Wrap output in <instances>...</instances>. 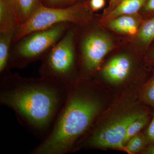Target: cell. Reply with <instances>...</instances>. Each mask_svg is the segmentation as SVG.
<instances>
[{
  "mask_svg": "<svg viewBox=\"0 0 154 154\" xmlns=\"http://www.w3.org/2000/svg\"><path fill=\"white\" fill-rule=\"evenodd\" d=\"M0 75V104L13 110L20 124L42 140L64 104L66 86L10 70Z\"/></svg>",
  "mask_w": 154,
  "mask_h": 154,
  "instance_id": "obj_1",
  "label": "cell"
},
{
  "mask_svg": "<svg viewBox=\"0 0 154 154\" xmlns=\"http://www.w3.org/2000/svg\"><path fill=\"white\" fill-rule=\"evenodd\" d=\"M66 99L52 128L30 154H65L73 151L89 130L102 103L88 87L76 82L66 86Z\"/></svg>",
  "mask_w": 154,
  "mask_h": 154,
  "instance_id": "obj_2",
  "label": "cell"
},
{
  "mask_svg": "<svg viewBox=\"0 0 154 154\" xmlns=\"http://www.w3.org/2000/svg\"><path fill=\"white\" fill-rule=\"evenodd\" d=\"M76 25L72 24L41 60L39 77L69 85L76 82Z\"/></svg>",
  "mask_w": 154,
  "mask_h": 154,
  "instance_id": "obj_3",
  "label": "cell"
},
{
  "mask_svg": "<svg viewBox=\"0 0 154 154\" xmlns=\"http://www.w3.org/2000/svg\"><path fill=\"white\" fill-rule=\"evenodd\" d=\"M63 22L28 33L12 45L8 69H23L41 60L64 35L72 25Z\"/></svg>",
  "mask_w": 154,
  "mask_h": 154,
  "instance_id": "obj_4",
  "label": "cell"
},
{
  "mask_svg": "<svg viewBox=\"0 0 154 154\" xmlns=\"http://www.w3.org/2000/svg\"><path fill=\"white\" fill-rule=\"evenodd\" d=\"M92 18V11L88 2L77 3L65 8L48 7L41 3L15 32L13 44L33 31L47 29L63 22L81 25Z\"/></svg>",
  "mask_w": 154,
  "mask_h": 154,
  "instance_id": "obj_5",
  "label": "cell"
},
{
  "mask_svg": "<svg viewBox=\"0 0 154 154\" xmlns=\"http://www.w3.org/2000/svg\"><path fill=\"white\" fill-rule=\"evenodd\" d=\"M143 113L135 111L118 116L105 125L96 128L81 145L91 148H110L124 150L125 146L123 142L127 130L133 122Z\"/></svg>",
  "mask_w": 154,
  "mask_h": 154,
  "instance_id": "obj_6",
  "label": "cell"
},
{
  "mask_svg": "<svg viewBox=\"0 0 154 154\" xmlns=\"http://www.w3.org/2000/svg\"><path fill=\"white\" fill-rule=\"evenodd\" d=\"M80 64L83 71L91 73L97 69L113 46L112 40L97 30H86L79 40Z\"/></svg>",
  "mask_w": 154,
  "mask_h": 154,
  "instance_id": "obj_7",
  "label": "cell"
},
{
  "mask_svg": "<svg viewBox=\"0 0 154 154\" xmlns=\"http://www.w3.org/2000/svg\"><path fill=\"white\" fill-rule=\"evenodd\" d=\"M131 68L129 57L119 54L112 58L106 63L102 72V77L111 84L122 82L128 77Z\"/></svg>",
  "mask_w": 154,
  "mask_h": 154,
  "instance_id": "obj_8",
  "label": "cell"
},
{
  "mask_svg": "<svg viewBox=\"0 0 154 154\" xmlns=\"http://www.w3.org/2000/svg\"><path fill=\"white\" fill-rule=\"evenodd\" d=\"M21 25L16 0H0V33L14 34Z\"/></svg>",
  "mask_w": 154,
  "mask_h": 154,
  "instance_id": "obj_9",
  "label": "cell"
},
{
  "mask_svg": "<svg viewBox=\"0 0 154 154\" xmlns=\"http://www.w3.org/2000/svg\"><path fill=\"white\" fill-rule=\"evenodd\" d=\"M147 0H120L107 17L108 19L124 15L134 14L144 5Z\"/></svg>",
  "mask_w": 154,
  "mask_h": 154,
  "instance_id": "obj_10",
  "label": "cell"
},
{
  "mask_svg": "<svg viewBox=\"0 0 154 154\" xmlns=\"http://www.w3.org/2000/svg\"><path fill=\"white\" fill-rule=\"evenodd\" d=\"M108 25L111 30L130 35H134L137 31V22L128 16L122 15L110 19Z\"/></svg>",
  "mask_w": 154,
  "mask_h": 154,
  "instance_id": "obj_11",
  "label": "cell"
},
{
  "mask_svg": "<svg viewBox=\"0 0 154 154\" xmlns=\"http://www.w3.org/2000/svg\"><path fill=\"white\" fill-rule=\"evenodd\" d=\"M14 33H0V74L10 70L8 62Z\"/></svg>",
  "mask_w": 154,
  "mask_h": 154,
  "instance_id": "obj_12",
  "label": "cell"
},
{
  "mask_svg": "<svg viewBox=\"0 0 154 154\" xmlns=\"http://www.w3.org/2000/svg\"><path fill=\"white\" fill-rule=\"evenodd\" d=\"M42 0H16L18 16L22 24L29 18Z\"/></svg>",
  "mask_w": 154,
  "mask_h": 154,
  "instance_id": "obj_13",
  "label": "cell"
},
{
  "mask_svg": "<svg viewBox=\"0 0 154 154\" xmlns=\"http://www.w3.org/2000/svg\"><path fill=\"white\" fill-rule=\"evenodd\" d=\"M148 121V115L146 113H144L130 125L127 130L126 134L123 140V143L124 146L133 137L137 134L145 126Z\"/></svg>",
  "mask_w": 154,
  "mask_h": 154,
  "instance_id": "obj_14",
  "label": "cell"
},
{
  "mask_svg": "<svg viewBox=\"0 0 154 154\" xmlns=\"http://www.w3.org/2000/svg\"><path fill=\"white\" fill-rule=\"evenodd\" d=\"M139 37L143 44L148 45L154 39V18L146 22L140 28Z\"/></svg>",
  "mask_w": 154,
  "mask_h": 154,
  "instance_id": "obj_15",
  "label": "cell"
},
{
  "mask_svg": "<svg viewBox=\"0 0 154 154\" xmlns=\"http://www.w3.org/2000/svg\"><path fill=\"white\" fill-rule=\"evenodd\" d=\"M146 141L143 135L137 134L133 137L125 147V151L133 154L141 150L145 144Z\"/></svg>",
  "mask_w": 154,
  "mask_h": 154,
  "instance_id": "obj_16",
  "label": "cell"
},
{
  "mask_svg": "<svg viewBox=\"0 0 154 154\" xmlns=\"http://www.w3.org/2000/svg\"><path fill=\"white\" fill-rule=\"evenodd\" d=\"M82 0H42L44 5L52 8H65L77 3Z\"/></svg>",
  "mask_w": 154,
  "mask_h": 154,
  "instance_id": "obj_17",
  "label": "cell"
},
{
  "mask_svg": "<svg viewBox=\"0 0 154 154\" xmlns=\"http://www.w3.org/2000/svg\"><path fill=\"white\" fill-rule=\"evenodd\" d=\"M143 97L146 102L154 107V77L146 88Z\"/></svg>",
  "mask_w": 154,
  "mask_h": 154,
  "instance_id": "obj_18",
  "label": "cell"
},
{
  "mask_svg": "<svg viewBox=\"0 0 154 154\" xmlns=\"http://www.w3.org/2000/svg\"><path fill=\"white\" fill-rule=\"evenodd\" d=\"M105 5V0H90L89 5L91 11H96L102 9Z\"/></svg>",
  "mask_w": 154,
  "mask_h": 154,
  "instance_id": "obj_19",
  "label": "cell"
},
{
  "mask_svg": "<svg viewBox=\"0 0 154 154\" xmlns=\"http://www.w3.org/2000/svg\"><path fill=\"white\" fill-rule=\"evenodd\" d=\"M147 135L150 140L154 141V114L147 131Z\"/></svg>",
  "mask_w": 154,
  "mask_h": 154,
  "instance_id": "obj_20",
  "label": "cell"
},
{
  "mask_svg": "<svg viewBox=\"0 0 154 154\" xmlns=\"http://www.w3.org/2000/svg\"><path fill=\"white\" fill-rule=\"evenodd\" d=\"M144 10L147 12L154 11V0H147L144 5Z\"/></svg>",
  "mask_w": 154,
  "mask_h": 154,
  "instance_id": "obj_21",
  "label": "cell"
},
{
  "mask_svg": "<svg viewBox=\"0 0 154 154\" xmlns=\"http://www.w3.org/2000/svg\"><path fill=\"white\" fill-rule=\"evenodd\" d=\"M120 1V0H110L109 3H110V8L113 9Z\"/></svg>",
  "mask_w": 154,
  "mask_h": 154,
  "instance_id": "obj_22",
  "label": "cell"
},
{
  "mask_svg": "<svg viewBox=\"0 0 154 154\" xmlns=\"http://www.w3.org/2000/svg\"><path fill=\"white\" fill-rule=\"evenodd\" d=\"M146 153L154 154V146H151L149 147L146 151Z\"/></svg>",
  "mask_w": 154,
  "mask_h": 154,
  "instance_id": "obj_23",
  "label": "cell"
},
{
  "mask_svg": "<svg viewBox=\"0 0 154 154\" xmlns=\"http://www.w3.org/2000/svg\"><path fill=\"white\" fill-rule=\"evenodd\" d=\"M152 57L154 59V49L153 51L152 52Z\"/></svg>",
  "mask_w": 154,
  "mask_h": 154,
  "instance_id": "obj_24",
  "label": "cell"
}]
</instances>
